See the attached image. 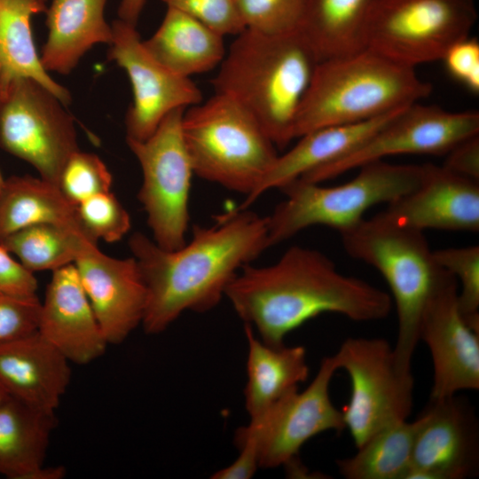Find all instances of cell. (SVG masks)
I'll list each match as a JSON object with an SVG mask.
<instances>
[{
	"mask_svg": "<svg viewBox=\"0 0 479 479\" xmlns=\"http://www.w3.org/2000/svg\"><path fill=\"white\" fill-rule=\"evenodd\" d=\"M108 59L125 70L133 100L126 114V138L150 137L170 112L203 100L199 87L157 61L145 49L136 26L114 20Z\"/></svg>",
	"mask_w": 479,
	"mask_h": 479,
	"instance_id": "cell-14",
	"label": "cell"
},
{
	"mask_svg": "<svg viewBox=\"0 0 479 479\" xmlns=\"http://www.w3.org/2000/svg\"><path fill=\"white\" fill-rule=\"evenodd\" d=\"M71 374L70 362L38 332L0 346V385L34 407L55 412Z\"/></svg>",
	"mask_w": 479,
	"mask_h": 479,
	"instance_id": "cell-20",
	"label": "cell"
},
{
	"mask_svg": "<svg viewBox=\"0 0 479 479\" xmlns=\"http://www.w3.org/2000/svg\"><path fill=\"white\" fill-rule=\"evenodd\" d=\"M373 0H307L301 32L319 61L365 49V27Z\"/></svg>",
	"mask_w": 479,
	"mask_h": 479,
	"instance_id": "cell-28",
	"label": "cell"
},
{
	"mask_svg": "<svg viewBox=\"0 0 479 479\" xmlns=\"http://www.w3.org/2000/svg\"><path fill=\"white\" fill-rule=\"evenodd\" d=\"M240 454L229 466L217 470L211 476L213 479H249L259 467L258 458L255 448L244 444L237 446Z\"/></svg>",
	"mask_w": 479,
	"mask_h": 479,
	"instance_id": "cell-40",
	"label": "cell"
},
{
	"mask_svg": "<svg viewBox=\"0 0 479 479\" xmlns=\"http://www.w3.org/2000/svg\"><path fill=\"white\" fill-rule=\"evenodd\" d=\"M65 106L39 82L20 78L4 92L0 116V146L57 186L64 164L79 150L74 119Z\"/></svg>",
	"mask_w": 479,
	"mask_h": 479,
	"instance_id": "cell-12",
	"label": "cell"
},
{
	"mask_svg": "<svg viewBox=\"0 0 479 479\" xmlns=\"http://www.w3.org/2000/svg\"><path fill=\"white\" fill-rule=\"evenodd\" d=\"M37 280L33 272L16 262L0 245V294L35 295Z\"/></svg>",
	"mask_w": 479,
	"mask_h": 479,
	"instance_id": "cell-38",
	"label": "cell"
},
{
	"mask_svg": "<svg viewBox=\"0 0 479 479\" xmlns=\"http://www.w3.org/2000/svg\"><path fill=\"white\" fill-rule=\"evenodd\" d=\"M40 308L36 294H0V346L37 332Z\"/></svg>",
	"mask_w": 479,
	"mask_h": 479,
	"instance_id": "cell-36",
	"label": "cell"
},
{
	"mask_svg": "<svg viewBox=\"0 0 479 479\" xmlns=\"http://www.w3.org/2000/svg\"><path fill=\"white\" fill-rule=\"evenodd\" d=\"M129 247L146 288L141 326L158 334L182 313L206 312L220 302L240 269L270 247L267 216L238 208L212 226L195 224L190 242L178 248H161L138 232Z\"/></svg>",
	"mask_w": 479,
	"mask_h": 479,
	"instance_id": "cell-1",
	"label": "cell"
},
{
	"mask_svg": "<svg viewBox=\"0 0 479 479\" xmlns=\"http://www.w3.org/2000/svg\"><path fill=\"white\" fill-rule=\"evenodd\" d=\"M443 166L453 173L479 182V136L469 137L450 149Z\"/></svg>",
	"mask_w": 479,
	"mask_h": 479,
	"instance_id": "cell-39",
	"label": "cell"
},
{
	"mask_svg": "<svg viewBox=\"0 0 479 479\" xmlns=\"http://www.w3.org/2000/svg\"><path fill=\"white\" fill-rule=\"evenodd\" d=\"M478 134L477 111L451 112L417 102L401 110L349 153L299 179L321 184L391 155L445 154L459 142Z\"/></svg>",
	"mask_w": 479,
	"mask_h": 479,
	"instance_id": "cell-13",
	"label": "cell"
},
{
	"mask_svg": "<svg viewBox=\"0 0 479 479\" xmlns=\"http://www.w3.org/2000/svg\"><path fill=\"white\" fill-rule=\"evenodd\" d=\"M351 180L323 186L296 179L280 190L286 199L267 216L269 247L310 226L345 231L364 219L371 207L390 203L420 182L421 165L392 164L378 160L360 166Z\"/></svg>",
	"mask_w": 479,
	"mask_h": 479,
	"instance_id": "cell-7",
	"label": "cell"
},
{
	"mask_svg": "<svg viewBox=\"0 0 479 479\" xmlns=\"http://www.w3.org/2000/svg\"><path fill=\"white\" fill-rule=\"evenodd\" d=\"M4 183V177L2 175V172L0 170V194H1V192H2Z\"/></svg>",
	"mask_w": 479,
	"mask_h": 479,
	"instance_id": "cell-44",
	"label": "cell"
},
{
	"mask_svg": "<svg viewBox=\"0 0 479 479\" xmlns=\"http://www.w3.org/2000/svg\"><path fill=\"white\" fill-rule=\"evenodd\" d=\"M145 0H121L118 8L119 20L136 26Z\"/></svg>",
	"mask_w": 479,
	"mask_h": 479,
	"instance_id": "cell-41",
	"label": "cell"
},
{
	"mask_svg": "<svg viewBox=\"0 0 479 479\" xmlns=\"http://www.w3.org/2000/svg\"><path fill=\"white\" fill-rule=\"evenodd\" d=\"M246 29L282 35L301 29L307 0H235Z\"/></svg>",
	"mask_w": 479,
	"mask_h": 479,
	"instance_id": "cell-32",
	"label": "cell"
},
{
	"mask_svg": "<svg viewBox=\"0 0 479 479\" xmlns=\"http://www.w3.org/2000/svg\"><path fill=\"white\" fill-rule=\"evenodd\" d=\"M37 224L59 225L89 239L80 223L77 206L56 185L28 175L4 179L0 194V240Z\"/></svg>",
	"mask_w": 479,
	"mask_h": 479,
	"instance_id": "cell-27",
	"label": "cell"
},
{
	"mask_svg": "<svg viewBox=\"0 0 479 479\" xmlns=\"http://www.w3.org/2000/svg\"><path fill=\"white\" fill-rule=\"evenodd\" d=\"M477 19L474 0H373L365 48L404 66L441 60L470 35Z\"/></svg>",
	"mask_w": 479,
	"mask_h": 479,
	"instance_id": "cell-8",
	"label": "cell"
},
{
	"mask_svg": "<svg viewBox=\"0 0 479 479\" xmlns=\"http://www.w3.org/2000/svg\"><path fill=\"white\" fill-rule=\"evenodd\" d=\"M185 110L170 112L146 139L126 138L143 175L137 199L145 211L153 241L167 250L185 244L189 224L194 172L182 132Z\"/></svg>",
	"mask_w": 479,
	"mask_h": 479,
	"instance_id": "cell-9",
	"label": "cell"
},
{
	"mask_svg": "<svg viewBox=\"0 0 479 479\" xmlns=\"http://www.w3.org/2000/svg\"><path fill=\"white\" fill-rule=\"evenodd\" d=\"M419 419L392 424L370 437L355 455L336 460L347 479H406Z\"/></svg>",
	"mask_w": 479,
	"mask_h": 479,
	"instance_id": "cell-29",
	"label": "cell"
},
{
	"mask_svg": "<svg viewBox=\"0 0 479 479\" xmlns=\"http://www.w3.org/2000/svg\"><path fill=\"white\" fill-rule=\"evenodd\" d=\"M56 426L55 412L8 396L0 404V474L27 479L43 465Z\"/></svg>",
	"mask_w": 479,
	"mask_h": 479,
	"instance_id": "cell-26",
	"label": "cell"
},
{
	"mask_svg": "<svg viewBox=\"0 0 479 479\" xmlns=\"http://www.w3.org/2000/svg\"><path fill=\"white\" fill-rule=\"evenodd\" d=\"M46 8L47 0H0V88L4 97L13 81L32 79L67 106L70 92L43 67L33 38L31 19Z\"/></svg>",
	"mask_w": 479,
	"mask_h": 479,
	"instance_id": "cell-24",
	"label": "cell"
},
{
	"mask_svg": "<svg viewBox=\"0 0 479 479\" xmlns=\"http://www.w3.org/2000/svg\"><path fill=\"white\" fill-rule=\"evenodd\" d=\"M37 332L70 363L87 365L105 354L109 343L74 263L52 271Z\"/></svg>",
	"mask_w": 479,
	"mask_h": 479,
	"instance_id": "cell-19",
	"label": "cell"
},
{
	"mask_svg": "<svg viewBox=\"0 0 479 479\" xmlns=\"http://www.w3.org/2000/svg\"><path fill=\"white\" fill-rule=\"evenodd\" d=\"M7 392L0 385V404L8 397Z\"/></svg>",
	"mask_w": 479,
	"mask_h": 479,
	"instance_id": "cell-43",
	"label": "cell"
},
{
	"mask_svg": "<svg viewBox=\"0 0 479 479\" xmlns=\"http://www.w3.org/2000/svg\"><path fill=\"white\" fill-rule=\"evenodd\" d=\"M224 37L197 20L168 8L158 29L143 43L161 65L190 78L220 66L226 53Z\"/></svg>",
	"mask_w": 479,
	"mask_h": 479,
	"instance_id": "cell-23",
	"label": "cell"
},
{
	"mask_svg": "<svg viewBox=\"0 0 479 479\" xmlns=\"http://www.w3.org/2000/svg\"><path fill=\"white\" fill-rule=\"evenodd\" d=\"M77 213L86 236L98 243L116 242L130 231V216L111 192L96 194L77 205Z\"/></svg>",
	"mask_w": 479,
	"mask_h": 479,
	"instance_id": "cell-34",
	"label": "cell"
},
{
	"mask_svg": "<svg viewBox=\"0 0 479 479\" xmlns=\"http://www.w3.org/2000/svg\"><path fill=\"white\" fill-rule=\"evenodd\" d=\"M418 419L406 479H464L475 475L478 424L467 400L457 395L429 399Z\"/></svg>",
	"mask_w": 479,
	"mask_h": 479,
	"instance_id": "cell-16",
	"label": "cell"
},
{
	"mask_svg": "<svg viewBox=\"0 0 479 479\" xmlns=\"http://www.w3.org/2000/svg\"><path fill=\"white\" fill-rule=\"evenodd\" d=\"M86 241L91 240L70 229L37 224L9 234L0 240V245L15 254L20 263L34 273L53 271L74 263Z\"/></svg>",
	"mask_w": 479,
	"mask_h": 479,
	"instance_id": "cell-30",
	"label": "cell"
},
{
	"mask_svg": "<svg viewBox=\"0 0 479 479\" xmlns=\"http://www.w3.org/2000/svg\"><path fill=\"white\" fill-rule=\"evenodd\" d=\"M459 285L445 270L423 312L420 341L428 346L433 365L429 399H442L479 389V332L462 316Z\"/></svg>",
	"mask_w": 479,
	"mask_h": 479,
	"instance_id": "cell-15",
	"label": "cell"
},
{
	"mask_svg": "<svg viewBox=\"0 0 479 479\" xmlns=\"http://www.w3.org/2000/svg\"><path fill=\"white\" fill-rule=\"evenodd\" d=\"M431 91L415 68L369 49L321 60L299 110L294 138L318 128L376 118Z\"/></svg>",
	"mask_w": 479,
	"mask_h": 479,
	"instance_id": "cell-4",
	"label": "cell"
},
{
	"mask_svg": "<svg viewBox=\"0 0 479 479\" xmlns=\"http://www.w3.org/2000/svg\"><path fill=\"white\" fill-rule=\"evenodd\" d=\"M3 101H4V97H3V93L0 88V116H1V112H2V107H3Z\"/></svg>",
	"mask_w": 479,
	"mask_h": 479,
	"instance_id": "cell-45",
	"label": "cell"
},
{
	"mask_svg": "<svg viewBox=\"0 0 479 479\" xmlns=\"http://www.w3.org/2000/svg\"><path fill=\"white\" fill-rule=\"evenodd\" d=\"M446 72L473 94L479 92V42L470 35L453 43L441 59Z\"/></svg>",
	"mask_w": 479,
	"mask_h": 479,
	"instance_id": "cell-37",
	"label": "cell"
},
{
	"mask_svg": "<svg viewBox=\"0 0 479 479\" xmlns=\"http://www.w3.org/2000/svg\"><path fill=\"white\" fill-rule=\"evenodd\" d=\"M433 253L436 263L460 284L459 310L467 324L479 332V247H447Z\"/></svg>",
	"mask_w": 479,
	"mask_h": 479,
	"instance_id": "cell-31",
	"label": "cell"
},
{
	"mask_svg": "<svg viewBox=\"0 0 479 479\" xmlns=\"http://www.w3.org/2000/svg\"><path fill=\"white\" fill-rule=\"evenodd\" d=\"M238 316L266 344L285 337L323 313L357 322L387 318L392 299L387 292L341 273L322 252L293 246L273 264L244 265L225 290Z\"/></svg>",
	"mask_w": 479,
	"mask_h": 479,
	"instance_id": "cell-2",
	"label": "cell"
},
{
	"mask_svg": "<svg viewBox=\"0 0 479 479\" xmlns=\"http://www.w3.org/2000/svg\"><path fill=\"white\" fill-rule=\"evenodd\" d=\"M74 264L109 344H119L142 324L146 288L136 259L115 258L86 241Z\"/></svg>",
	"mask_w": 479,
	"mask_h": 479,
	"instance_id": "cell-17",
	"label": "cell"
},
{
	"mask_svg": "<svg viewBox=\"0 0 479 479\" xmlns=\"http://www.w3.org/2000/svg\"><path fill=\"white\" fill-rule=\"evenodd\" d=\"M347 254L385 279L397 316L393 350L401 371L412 373L427 303L445 272L421 231L400 225L381 212L339 232Z\"/></svg>",
	"mask_w": 479,
	"mask_h": 479,
	"instance_id": "cell-5",
	"label": "cell"
},
{
	"mask_svg": "<svg viewBox=\"0 0 479 479\" xmlns=\"http://www.w3.org/2000/svg\"><path fill=\"white\" fill-rule=\"evenodd\" d=\"M334 357L338 369L350 379V398L342 414L357 448L380 430L408 419L413 376L400 370L393 346L385 339L347 338Z\"/></svg>",
	"mask_w": 479,
	"mask_h": 479,
	"instance_id": "cell-10",
	"label": "cell"
},
{
	"mask_svg": "<svg viewBox=\"0 0 479 479\" xmlns=\"http://www.w3.org/2000/svg\"><path fill=\"white\" fill-rule=\"evenodd\" d=\"M420 184L381 213L393 222L426 229L479 231V182L442 166L423 164Z\"/></svg>",
	"mask_w": 479,
	"mask_h": 479,
	"instance_id": "cell-18",
	"label": "cell"
},
{
	"mask_svg": "<svg viewBox=\"0 0 479 479\" xmlns=\"http://www.w3.org/2000/svg\"><path fill=\"white\" fill-rule=\"evenodd\" d=\"M113 177L104 161L80 149L72 153L59 174L58 187L73 204L96 194L111 192Z\"/></svg>",
	"mask_w": 479,
	"mask_h": 479,
	"instance_id": "cell-33",
	"label": "cell"
},
{
	"mask_svg": "<svg viewBox=\"0 0 479 479\" xmlns=\"http://www.w3.org/2000/svg\"><path fill=\"white\" fill-rule=\"evenodd\" d=\"M106 0H51L45 10L48 35L41 61L48 72L68 75L95 44H110Z\"/></svg>",
	"mask_w": 479,
	"mask_h": 479,
	"instance_id": "cell-22",
	"label": "cell"
},
{
	"mask_svg": "<svg viewBox=\"0 0 479 479\" xmlns=\"http://www.w3.org/2000/svg\"><path fill=\"white\" fill-rule=\"evenodd\" d=\"M319 59L301 30L265 35L245 29L212 80L215 92L238 102L276 147L294 139L295 121Z\"/></svg>",
	"mask_w": 479,
	"mask_h": 479,
	"instance_id": "cell-3",
	"label": "cell"
},
{
	"mask_svg": "<svg viewBox=\"0 0 479 479\" xmlns=\"http://www.w3.org/2000/svg\"><path fill=\"white\" fill-rule=\"evenodd\" d=\"M182 132L194 174L246 197L279 155L258 122L219 92L185 110Z\"/></svg>",
	"mask_w": 479,
	"mask_h": 479,
	"instance_id": "cell-6",
	"label": "cell"
},
{
	"mask_svg": "<svg viewBox=\"0 0 479 479\" xmlns=\"http://www.w3.org/2000/svg\"><path fill=\"white\" fill-rule=\"evenodd\" d=\"M222 35H237L246 29L235 0H162Z\"/></svg>",
	"mask_w": 479,
	"mask_h": 479,
	"instance_id": "cell-35",
	"label": "cell"
},
{
	"mask_svg": "<svg viewBox=\"0 0 479 479\" xmlns=\"http://www.w3.org/2000/svg\"><path fill=\"white\" fill-rule=\"evenodd\" d=\"M248 345L244 389L245 406L251 418L257 417L276 401L297 389L309 376L303 346H272L255 338L245 325Z\"/></svg>",
	"mask_w": 479,
	"mask_h": 479,
	"instance_id": "cell-25",
	"label": "cell"
},
{
	"mask_svg": "<svg viewBox=\"0 0 479 479\" xmlns=\"http://www.w3.org/2000/svg\"><path fill=\"white\" fill-rule=\"evenodd\" d=\"M338 370L334 355L325 357L306 389L289 392L251 418L247 426L238 428L236 446L252 445L259 467L276 468L290 465L313 436L331 430L342 432L345 428L342 411L330 397V383Z\"/></svg>",
	"mask_w": 479,
	"mask_h": 479,
	"instance_id": "cell-11",
	"label": "cell"
},
{
	"mask_svg": "<svg viewBox=\"0 0 479 479\" xmlns=\"http://www.w3.org/2000/svg\"><path fill=\"white\" fill-rule=\"evenodd\" d=\"M405 107L360 122L318 128L299 137L294 146L278 155L240 208H247L265 192L280 189L310 171L349 153Z\"/></svg>",
	"mask_w": 479,
	"mask_h": 479,
	"instance_id": "cell-21",
	"label": "cell"
},
{
	"mask_svg": "<svg viewBox=\"0 0 479 479\" xmlns=\"http://www.w3.org/2000/svg\"><path fill=\"white\" fill-rule=\"evenodd\" d=\"M67 475V468L62 465L44 466L35 469L27 479H63Z\"/></svg>",
	"mask_w": 479,
	"mask_h": 479,
	"instance_id": "cell-42",
	"label": "cell"
}]
</instances>
